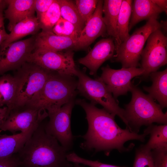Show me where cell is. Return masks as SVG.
<instances>
[{
	"label": "cell",
	"instance_id": "obj_29",
	"mask_svg": "<svg viewBox=\"0 0 167 167\" xmlns=\"http://www.w3.org/2000/svg\"><path fill=\"white\" fill-rule=\"evenodd\" d=\"M133 167H154L151 150L147 148L144 145L136 148Z\"/></svg>",
	"mask_w": 167,
	"mask_h": 167
},
{
	"label": "cell",
	"instance_id": "obj_16",
	"mask_svg": "<svg viewBox=\"0 0 167 167\" xmlns=\"http://www.w3.org/2000/svg\"><path fill=\"white\" fill-rule=\"evenodd\" d=\"M7 8L4 17L9 21L8 29L11 31L17 23L26 18L34 16L35 0H5Z\"/></svg>",
	"mask_w": 167,
	"mask_h": 167
},
{
	"label": "cell",
	"instance_id": "obj_32",
	"mask_svg": "<svg viewBox=\"0 0 167 167\" xmlns=\"http://www.w3.org/2000/svg\"><path fill=\"white\" fill-rule=\"evenodd\" d=\"M154 167H167V148L151 150Z\"/></svg>",
	"mask_w": 167,
	"mask_h": 167
},
{
	"label": "cell",
	"instance_id": "obj_37",
	"mask_svg": "<svg viewBox=\"0 0 167 167\" xmlns=\"http://www.w3.org/2000/svg\"><path fill=\"white\" fill-rule=\"evenodd\" d=\"M152 1L167 14V1L166 0H154Z\"/></svg>",
	"mask_w": 167,
	"mask_h": 167
},
{
	"label": "cell",
	"instance_id": "obj_11",
	"mask_svg": "<svg viewBox=\"0 0 167 167\" xmlns=\"http://www.w3.org/2000/svg\"><path fill=\"white\" fill-rule=\"evenodd\" d=\"M35 35L11 43L0 49V75L17 70L27 62L35 48Z\"/></svg>",
	"mask_w": 167,
	"mask_h": 167
},
{
	"label": "cell",
	"instance_id": "obj_27",
	"mask_svg": "<svg viewBox=\"0 0 167 167\" xmlns=\"http://www.w3.org/2000/svg\"><path fill=\"white\" fill-rule=\"evenodd\" d=\"M61 17L59 5L57 0H54L48 10L38 19L41 28L43 31H52Z\"/></svg>",
	"mask_w": 167,
	"mask_h": 167
},
{
	"label": "cell",
	"instance_id": "obj_15",
	"mask_svg": "<svg viewBox=\"0 0 167 167\" xmlns=\"http://www.w3.org/2000/svg\"><path fill=\"white\" fill-rule=\"evenodd\" d=\"M115 51L113 39H102L98 41L85 56L78 60V62L87 67L89 74L94 75L101 65L106 61L112 59Z\"/></svg>",
	"mask_w": 167,
	"mask_h": 167
},
{
	"label": "cell",
	"instance_id": "obj_38",
	"mask_svg": "<svg viewBox=\"0 0 167 167\" xmlns=\"http://www.w3.org/2000/svg\"><path fill=\"white\" fill-rule=\"evenodd\" d=\"M75 165L74 166V167H84L83 166H81L79 165L78 164H76V163H75Z\"/></svg>",
	"mask_w": 167,
	"mask_h": 167
},
{
	"label": "cell",
	"instance_id": "obj_24",
	"mask_svg": "<svg viewBox=\"0 0 167 167\" xmlns=\"http://www.w3.org/2000/svg\"><path fill=\"white\" fill-rule=\"evenodd\" d=\"M132 0H123L121 6L117 23V41L115 49L130 36L129 26L132 12Z\"/></svg>",
	"mask_w": 167,
	"mask_h": 167
},
{
	"label": "cell",
	"instance_id": "obj_2",
	"mask_svg": "<svg viewBox=\"0 0 167 167\" xmlns=\"http://www.w3.org/2000/svg\"><path fill=\"white\" fill-rule=\"evenodd\" d=\"M67 151L40 124L16 154L23 167H70Z\"/></svg>",
	"mask_w": 167,
	"mask_h": 167
},
{
	"label": "cell",
	"instance_id": "obj_19",
	"mask_svg": "<svg viewBox=\"0 0 167 167\" xmlns=\"http://www.w3.org/2000/svg\"><path fill=\"white\" fill-rule=\"evenodd\" d=\"M152 84L150 87L144 86L143 89L148 93L153 99L156 100L161 109L167 106V69L150 74Z\"/></svg>",
	"mask_w": 167,
	"mask_h": 167
},
{
	"label": "cell",
	"instance_id": "obj_7",
	"mask_svg": "<svg viewBox=\"0 0 167 167\" xmlns=\"http://www.w3.org/2000/svg\"><path fill=\"white\" fill-rule=\"evenodd\" d=\"M17 71L15 76L18 88L14 109L26 106L41 90L53 72L27 62Z\"/></svg>",
	"mask_w": 167,
	"mask_h": 167
},
{
	"label": "cell",
	"instance_id": "obj_17",
	"mask_svg": "<svg viewBox=\"0 0 167 167\" xmlns=\"http://www.w3.org/2000/svg\"><path fill=\"white\" fill-rule=\"evenodd\" d=\"M76 41L72 38L58 35L53 31L42 30L35 35V48L54 51L74 48Z\"/></svg>",
	"mask_w": 167,
	"mask_h": 167
},
{
	"label": "cell",
	"instance_id": "obj_35",
	"mask_svg": "<svg viewBox=\"0 0 167 167\" xmlns=\"http://www.w3.org/2000/svg\"><path fill=\"white\" fill-rule=\"evenodd\" d=\"M20 165L16 154L8 157L0 158V167H17Z\"/></svg>",
	"mask_w": 167,
	"mask_h": 167
},
{
	"label": "cell",
	"instance_id": "obj_30",
	"mask_svg": "<svg viewBox=\"0 0 167 167\" xmlns=\"http://www.w3.org/2000/svg\"><path fill=\"white\" fill-rule=\"evenodd\" d=\"M98 0H76L75 3L82 19L86 24L94 13Z\"/></svg>",
	"mask_w": 167,
	"mask_h": 167
},
{
	"label": "cell",
	"instance_id": "obj_33",
	"mask_svg": "<svg viewBox=\"0 0 167 167\" xmlns=\"http://www.w3.org/2000/svg\"><path fill=\"white\" fill-rule=\"evenodd\" d=\"M6 6L5 1L0 0V45L7 38L9 34L4 26V11Z\"/></svg>",
	"mask_w": 167,
	"mask_h": 167
},
{
	"label": "cell",
	"instance_id": "obj_36",
	"mask_svg": "<svg viewBox=\"0 0 167 167\" xmlns=\"http://www.w3.org/2000/svg\"><path fill=\"white\" fill-rule=\"evenodd\" d=\"M10 112L6 106H0V128L7 119Z\"/></svg>",
	"mask_w": 167,
	"mask_h": 167
},
{
	"label": "cell",
	"instance_id": "obj_14",
	"mask_svg": "<svg viewBox=\"0 0 167 167\" xmlns=\"http://www.w3.org/2000/svg\"><path fill=\"white\" fill-rule=\"evenodd\" d=\"M103 1L98 0L94 13L81 31L74 48L80 49L86 48L98 37L107 34L103 16Z\"/></svg>",
	"mask_w": 167,
	"mask_h": 167
},
{
	"label": "cell",
	"instance_id": "obj_18",
	"mask_svg": "<svg viewBox=\"0 0 167 167\" xmlns=\"http://www.w3.org/2000/svg\"><path fill=\"white\" fill-rule=\"evenodd\" d=\"M163 10L152 0H135L133 1L129 31L139 22L153 18L157 19Z\"/></svg>",
	"mask_w": 167,
	"mask_h": 167
},
{
	"label": "cell",
	"instance_id": "obj_5",
	"mask_svg": "<svg viewBox=\"0 0 167 167\" xmlns=\"http://www.w3.org/2000/svg\"><path fill=\"white\" fill-rule=\"evenodd\" d=\"M165 21L159 22L152 18L145 25L136 29L128 39L115 49L112 61L121 63L122 68L137 67L144 44L149 35L159 28H164Z\"/></svg>",
	"mask_w": 167,
	"mask_h": 167
},
{
	"label": "cell",
	"instance_id": "obj_34",
	"mask_svg": "<svg viewBox=\"0 0 167 167\" xmlns=\"http://www.w3.org/2000/svg\"><path fill=\"white\" fill-rule=\"evenodd\" d=\"M54 0H35L34 9L38 19L43 13L46 11Z\"/></svg>",
	"mask_w": 167,
	"mask_h": 167
},
{
	"label": "cell",
	"instance_id": "obj_1",
	"mask_svg": "<svg viewBox=\"0 0 167 167\" xmlns=\"http://www.w3.org/2000/svg\"><path fill=\"white\" fill-rule=\"evenodd\" d=\"M75 103L84 110L88 124L86 133L81 136L84 140L81 144L82 148L96 152L103 151L108 155L113 149L120 152L129 151L133 145L124 146L128 141H144L147 135L146 133L139 134L128 128H121L115 121V115L104 109L98 108L84 99H78Z\"/></svg>",
	"mask_w": 167,
	"mask_h": 167
},
{
	"label": "cell",
	"instance_id": "obj_28",
	"mask_svg": "<svg viewBox=\"0 0 167 167\" xmlns=\"http://www.w3.org/2000/svg\"><path fill=\"white\" fill-rule=\"evenodd\" d=\"M52 31L58 35L69 37L76 41L80 34L74 25L61 17L53 27Z\"/></svg>",
	"mask_w": 167,
	"mask_h": 167
},
{
	"label": "cell",
	"instance_id": "obj_21",
	"mask_svg": "<svg viewBox=\"0 0 167 167\" xmlns=\"http://www.w3.org/2000/svg\"><path fill=\"white\" fill-rule=\"evenodd\" d=\"M122 0H104L103 19L107 35L112 37L115 44L117 41V23Z\"/></svg>",
	"mask_w": 167,
	"mask_h": 167
},
{
	"label": "cell",
	"instance_id": "obj_4",
	"mask_svg": "<svg viewBox=\"0 0 167 167\" xmlns=\"http://www.w3.org/2000/svg\"><path fill=\"white\" fill-rule=\"evenodd\" d=\"M130 92L132 97L125 106V117L131 131L138 133L140 127L154 122L167 124V113L163 112L159 104L148 95L132 85Z\"/></svg>",
	"mask_w": 167,
	"mask_h": 167
},
{
	"label": "cell",
	"instance_id": "obj_9",
	"mask_svg": "<svg viewBox=\"0 0 167 167\" xmlns=\"http://www.w3.org/2000/svg\"><path fill=\"white\" fill-rule=\"evenodd\" d=\"M161 29L149 35L141 53V68L144 71L142 76L145 79L167 63V37Z\"/></svg>",
	"mask_w": 167,
	"mask_h": 167
},
{
	"label": "cell",
	"instance_id": "obj_31",
	"mask_svg": "<svg viewBox=\"0 0 167 167\" xmlns=\"http://www.w3.org/2000/svg\"><path fill=\"white\" fill-rule=\"evenodd\" d=\"M66 159L70 162L82 164L90 167H126L106 164L98 161L87 160L79 156L74 152L68 153L66 156Z\"/></svg>",
	"mask_w": 167,
	"mask_h": 167
},
{
	"label": "cell",
	"instance_id": "obj_13",
	"mask_svg": "<svg viewBox=\"0 0 167 167\" xmlns=\"http://www.w3.org/2000/svg\"><path fill=\"white\" fill-rule=\"evenodd\" d=\"M22 110H11L7 119L0 128L2 131H8L13 134L20 131L25 133L34 131L41 121L48 116L46 111H42L26 106Z\"/></svg>",
	"mask_w": 167,
	"mask_h": 167
},
{
	"label": "cell",
	"instance_id": "obj_26",
	"mask_svg": "<svg viewBox=\"0 0 167 167\" xmlns=\"http://www.w3.org/2000/svg\"><path fill=\"white\" fill-rule=\"evenodd\" d=\"M57 1L61 17L74 25L80 34L85 24L79 14L75 3L71 0Z\"/></svg>",
	"mask_w": 167,
	"mask_h": 167
},
{
	"label": "cell",
	"instance_id": "obj_10",
	"mask_svg": "<svg viewBox=\"0 0 167 167\" xmlns=\"http://www.w3.org/2000/svg\"><path fill=\"white\" fill-rule=\"evenodd\" d=\"M74 99L59 109L47 113L49 120L45 126L46 132L55 137L67 151L71 148L73 144V138L71 128V119L74 104Z\"/></svg>",
	"mask_w": 167,
	"mask_h": 167
},
{
	"label": "cell",
	"instance_id": "obj_8",
	"mask_svg": "<svg viewBox=\"0 0 167 167\" xmlns=\"http://www.w3.org/2000/svg\"><path fill=\"white\" fill-rule=\"evenodd\" d=\"M73 57L74 53L70 50L62 52L36 48L27 62L61 75L76 76L79 70L76 67Z\"/></svg>",
	"mask_w": 167,
	"mask_h": 167
},
{
	"label": "cell",
	"instance_id": "obj_39",
	"mask_svg": "<svg viewBox=\"0 0 167 167\" xmlns=\"http://www.w3.org/2000/svg\"><path fill=\"white\" fill-rule=\"evenodd\" d=\"M17 167H22V166H21V165H19V166H18Z\"/></svg>",
	"mask_w": 167,
	"mask_h": 167
},
{
	"label": "cell",
	"instance_id": "obj_23",
	"mask_svg": "<svg viewBox=\"0 0 167 167\" xmlns=\"http://www.w3.org/2000/svg\"><path fill=\"white\" fill-rule=\"evenodd\" d=\"M34 131L12 135H0V158L8 157L17 153Z\"/></svg>",
	"mask_w": 167,
	"mask_h": 167
},
{
	"label": "cell",
	"instance_id": "obj_22",
	"mask_svg": "<svg viewBox=\"0 0 167 167\" xmlns=\"http://www.w3.org/2000/svg\"><path fill=\"white\" fill-rule=\"evenodd\" d=\"M18 88L15 76L4 74L0 76V106H6L11 111L14 109Z\"/></svg>",
	"mask_w": 167,
	"mask_h": 167
},
{
	"label": "cell",
	"instance_id": "obj_6",
	"mask_svg": "<svg viewBox=\"0 0 167 167\" xmlns=\"http://www.w3.org/2000/svg\"><path fill=\"white\" fill-rule=\"evenodd\" d=\"M77 89L84 96L96 105L99 104L110 113L118 116L126 126L129 127L125 117L124 109L118 105L106 85L99 78L92 79L83 71L79 70Z\"/></svg>",
	"mask_w": 167,
	"mask_h": 167
},
{
	"label": "cell",
	"instance_id": "obj_25",
	"mask_svg": "<svg viewBox=\"0 0 167 167\" xmlns=\"http://www.w3.org/2000/svg\"><path fill=\"white\" fill-rule=\"evenodd\" d=\"M143 133L150 135L149 140L144 146L152 150L159 148H167V124L160 125L152 124L145 129Z\"/></svg>",
	"mask_w": 167,
	"mask_h": 167
},
{
	"label": "cell",
	"instance_id": "obj_12",
	"mask_svg": "<svg viewBox=\"0 0 167 167\" xmlns=\"http://www.w3.org/2000/svg\"><path fill=\"white\" fill-rule=\"evenodd\" d=\"M101 69L102 73L99 78L106 85L116 99L118 96L126 95L130 91L133 85L131 79L134 77L142 75L144 72L141 67L115 70L108 65L102 67Z\"/></svg>",
	"mask_w": 167,
	"mask_h": 167
},
{
	"label": "cell",
	"instance_id": "obj_20",
	"mask_svg": "<svg viewBox=\"0 0 167 167\" xmlns=\"http://www.w3.org/2000/svg\"><path fill=\"white\" fill-rule=\"evenodd\" d=\"M41 29L36 16L34 15L26 18L13 26L7 38L0 45V49L27 35L36 34Z\"/></svg>",
	"mask_w": 167,
	"mask_h": 167
},
{
	"label": "cell",
	"instance_id": "obj_3",
	"mask_svg": "<svg viewBox=\"0 0 167 167\" xmlns=\"http://www.w3.org/2000/svg\"><path fill=\"white\" fill-rule=\"evenodd\" d=\"M77 84L73 76L53 72L41 90L25 106L53 112L74 99Z\"/></svg>",
	"mask_w": 167,
	"mask_h": 167
},
{
	"label": "cell",
	"instance_id": "obj_40",
	"mask_svg": "<svg viewBox=\"0 0 167 167\" xmlns=\"http://www.w3.org/2000/svg\"><path fill=\"white\" fill-rule=\"evenodd\" d=\"M1 131L0 130V132H1Z\"/></svg>",
	"mask_w": 167,
	"mask_h": 167
}]
</instances>
